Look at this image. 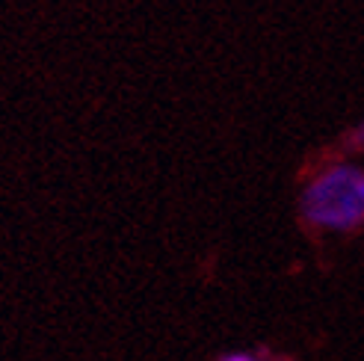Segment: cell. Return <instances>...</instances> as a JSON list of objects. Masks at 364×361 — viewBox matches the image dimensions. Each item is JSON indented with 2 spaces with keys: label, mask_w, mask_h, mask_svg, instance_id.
<instances>
[{
  "label": "cell",
  "mask_w": 364,
  "mask_h": 361,
  "mask_svg": "<svg viewBox=\"0 0 364 361\" xmlns=\"http://www.w3.org/2000/svg\"><path fill=\"white\" fill-rule=\"evenodd\" d=\"M299 220L317 234H353L364 225V166L335 160L299 190Z\"/></svg>",
  "instance_id": "cell-1"
},
{
  "label": "cell",
  "mask_w": 364,
  "mask_h": 361,
  "mask_svg": "<svg viewBox=\"0 0 364 361\" xmlns=\"http://www.w3.org/2000/svg\"><path fill=\"white\" fill-rule=\"evenodd\" d=\"M216 361H290V358L272 355L267 350H231V352H223Z\"/></svg>",
  "instance_id": "cell-2"
},
{
  "label": "cell",
  "mask_w": 364,
  "mask_h": 361,
  "mask_svg": "<svg viewBox=\"0 0 364 361\" xmlns=\"http://www.w3.org/2000/svg\"><path fill=\"white\" fill-rule=\"evenodd\" d=\"M343 149H347L350 154H364V122L355 124V128H350L347 134H343Z\"/></svg>",
  "instance_id": "cell-3"
}]
</instances>
